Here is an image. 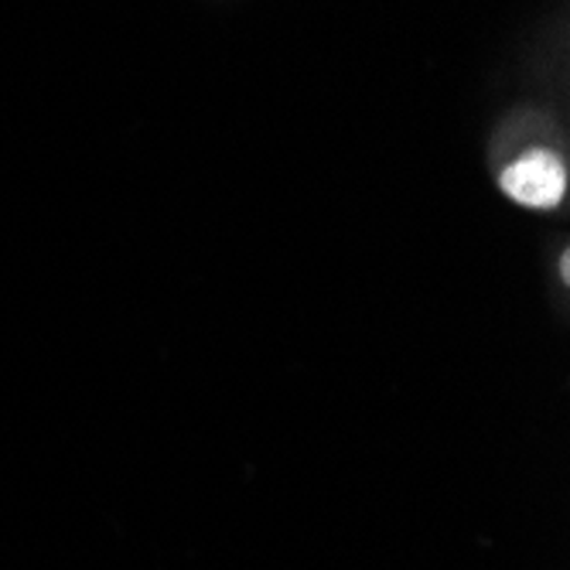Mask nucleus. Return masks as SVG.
I'll return each instance as SVG.
<instances>
[{
  "mask_svg": "<svg viewBox=\"0 0 570 570\" xmlns=\"http://www.w3.org/2000/svg\"><path fill=\"white\" fill-rule=\"evenodd\" d=\"M499 185L520 205H530V209H553L567 191V175L550 150H533L515 165H509Z\"/></svg>",
  "mask_w": 570,
  "mask_h": 570,
  "instance_id": "1",
  "label": "nucleus"
}]
</instances>
